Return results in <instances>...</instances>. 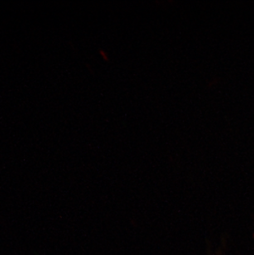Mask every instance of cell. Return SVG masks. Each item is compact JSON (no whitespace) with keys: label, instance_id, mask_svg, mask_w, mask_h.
<instances>
[]
</instances>
